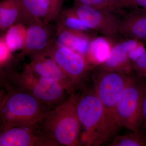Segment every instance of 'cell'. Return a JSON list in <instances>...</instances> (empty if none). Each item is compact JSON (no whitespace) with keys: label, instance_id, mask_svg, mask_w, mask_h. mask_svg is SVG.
Listing matches in <instances>:
<instances>
[{"label":"cell","instance_id":"d4e9b609","mask_svg":"<svg viewBox=\"0 0 146 146\" xmlns=\"http://www.w3.org/2000/svg\"><path fill=\"white\" fill-rule=\"evenodd\" d=\"M146 51V48L143 43H142L135 48L128 52L129 58L132 63H134Z\"/></svg>","mask_w":146,"mask_h":146},{"label":"cell","instance_id":"8992f818","mask_svg":"<svg viewBox=\"0 0 146 146\" xmlns=\"http://www.w3.org/2000/svg\"><path fill=\"white\" fill-rule=\"evenodd\" d=\"M146 80L132 75L120 94L117 102L118 125L136 131L140 130L143 121V102Z\"/></svg>","mask_w":146,"mask_h":146},{"label":"cell","instance_id":"ba28073f","mask_svg":"<svg viewBox=\"0 0 146 146\" xmlns=\"http://www.w3.org/2000/svg\"><path fill=\"white\" fill-rule=\"evenodd\" d=\"M75 12L87 27L105 36H117L121 18L117 11L102 10L74 3Z\"/></svg>","mask_w":146,"mask_h":146},{"label":"cell","instance_id":"ac0fdd59","mask_svg":"<svg viewBox=\"0 0 146 146\" xmlns=\"http://www.w3.org/2000/svg\"><path fill=\"white\" fill-rule=\"evenodd\" d=\"M27 31L26 25L19 23L11 26L1 35L12 52L21 50L23 48L26 39Z\"/></svg>","mask_w":146,"mask_h":146},{"label":"cell","instance_id":"3957f363","mask_svg":"<svg viewBox=\"0 0 146 146\" xmlns=\"http://www.w3.org/2000/svg\"><path fill=\"white\" fill-rule=\"evenodd\" d=\"M76 102L77 95L73 93L60 104L48 110L37 124L46 136L61 146L82 145Z\"/></svg>","mask_w":146,"mask_h":146},{"label":"cell","instance_id":"4316f807","mask_svg":"<svg viewBox=\"0 0 146 146\" xmlns=\"http://www.w3.org/2000/svg\"><path fill=\"white\" fill-rule=\"evenodd\" d=\"M143 124L140 129L146 136V86L144 94L143 102Z\"/></svg>","mask_w":146,"mask_h":146},{"label":"cell","instance_id":"7c38bea8","mask_svg":"<svg viewBox=\"0 0 146 146\" xmlns=\"http://www.w3.org/2000/svg\"><path fill=\"white\" fill-rule=\"evenodd\" d=\"M56 27L54 41L58 45L85 56L90 43L96 35L89 34L65 28Z\"/></svg>","mask_w":146,"mask_h":146},{"label":"cell","instance_id":"30bf717a","mask_svg":"<svg viewBox=\"0 0 146 146\" xmlns=\"http://www.w3.org/2000/svg\"><path fill=\"white\" fill-rule=\"evenodd\" d=\"M40 20H33L26 25L25 42L15 60L20 61L26 56L44 51L54 40L56 27Z\"/></svg>","mask_w":146,"mask_h":146},{"label":"cell","instance_id":"cb8c5ba5","mask_svg":"<svg viewBox=\"0 0 146 146\" xmlns=\"http://www.w3.org/2000/svg\"><path fill=\"white\" fill-rule=\"evenodd\" d=\"M134 75L146 80V51L133 63Z\"/></svg>","mask_w":146,"mask_h":146},{"label":"cell","instance_id":"7402d4cb","mask_svg":"<svg viewBox=\"0 0 146 146\" xmlns=\"http://www.w3.org/2000/svg\"><path fill=\"white\" fill-rule=\"evenodd\" d=\"M118 12H121L124 8L139 10L146 12V0H121L116 6Z\"/></svg>","mask_w":146,"mask_h":146},{"label":"cell","instance_id":"603a6c76","mask_svg":"<svg viewBox=\"0 0 146 146\" xmlns=\"http://www.w3.org/2000/svg\"><path fill=\"white\" fill-rule=\"evenodd\" d=\"M12 52L5 43L3 36L0 37V65L1 69L6 67L13 58Z\"/></svg>","mask_w":146,"mask_h":146},{"label":"cell","instance_id":"7a4b0ae2","mask_svg":"<svg viewBox=\"0 0 146 146\" xmlns=\"http://www.w3.org/2000/svg\"><path fill=\"white\" fill-rule=\"evenodd\" d=\"M76 110L82 129L80 135L82 144L99 146L109 143L117 136L108 121L94 86L84 89L79 96L77 95Z\"/></svg>","mask_w":146,"mask_h":146},{"label":"cell","instance_id":"ffe728a7","mask_svg":"<svg viewBox=\"0 0 146 146\" xmlns=\"http://www.w3.org/2000/svg\"><path fill=\"white\" fill-rule=\"evenodd\" d=\"M110 146H146V136L141 130L128 134L117 135L108 144Z\"/></svg>","mask_w":146,"mask_h":146},{"label":"cell","instance_id":"277c9868","mask_svg":"<svg viewBox=\"0 0 146 146\" xmlns=\"http://www.w3.org/2000/svg\"><path fill=\"white\" fill-rule=\"evenodd\" d=\"M3 79L11 86L28 92L53 108L73 94L62 84L52 79L35 74L26 65L21 73L10 72Z\"/></svg>","mask_w":146,"mask_h":146},{"label":"cell","instance_id":"8fae6325","mask_svg":"<svg viewBox=\"0 0 146 146\" xmlns=\"http://www.w3.org/2000/svg\"><path fill=\"white\" fill-rule=\"evenodd\" d=\"M29 57L30 61L26 65L33 72L39 76L58 82L71 92H74L70 81L52 58L43 52L31 55Z\"/></svg>","mask_w":146,"mask_h":146},{"label":"cell","instance_id":"484cf974","mask_svg":"<svg viewBox=\"0 0 146 146\" xmlns=\"http://www.w3.org/2000/svg\"><path fill=\"white\" fill-rule=\"evenodd\" d=\"M50 7L55 15L58 18L62 11L64 0H44ZM57 19V18H56Z\"/></svg>","mask_w":146,"mask_h":146},{"label":"cell","instance_id":"2e32d148","mask_svg":"<svg viewBox=\"0 0 146 146\" xmlns=\"http://www.w3.org/2000/svg\"><path fill=\"white\" fill-rule=\"evenodd\" d=\"M117 36L102 35L93 38L85 55L86 59L93 68L101 65L107 59L117 41Z\"/></svg>","mask_w":146,"mask_h":146},{"label":"cell","instance_id":"e0dca14e","mask_svg":"<svg viewBox=\"0 0 146 146\" xmlns=\"http://www.w3.org/2000/svg\"><path fill=\"white\" fill-rule=\"evenodd\" d=\"M23 23V11L18 0H3L0 3V30L1 35L18 23Z\"/></svg>","mask_w":146,"mask_h":146},{"label":"cell","instance_id":"44dd1931","mask_svg":"<svg viewBox=\"0 0 146 146\" xmlns=\"http://www.w3.org/2000/svg\"><path fill=\"white\" fill-rule=\"evenodd\" d=\"M75 3L102 10L117 11L114 5L108 0H74Z\"/></svg>","mask_w":146,"mask_h":146},{"label":"cell","instance_id":"9a60e30c","mask_svg":"<svg viewBox=\"0 0 146 146\" xmlns=\"http://www.w3.org/2000/svg\"><path fill=\"white\" fill-rule=\"evenodd\" d=\"M24 17L23 23L40 20L47 23L56 19L50 7L44 0H18Z\"/></svg>","mask_w":146,"mask_h":146},{"label":"cell","instance_id":"6da1fadb","mask_svg":"<svg viewBox=\"0 0 146 146\" xmlns=\"http://www.w3.org/2000/svg\"><path fill=\"white\" fill-rule=\"evenodd\" d=\"M1 93V131L16 126L37 125L46 112L51 109L27 91L2 80Z\"/></svg>","mask_w":146,"mask_h":146},{"label":"cell","instance_id":"83f0119b","mask_svg":"<svg viewBox=\"0 0 146 146\" xmlns=\"http://www.w3.org/2000/svg\"><path fill=\"white\" fill-rule=\"evenodd\" d=\"M112 4L114 5L115 6V8H116V10L117 11V8H116V6L118 3L121 0H108Z\"/></svg>","mask_w":146,"mask_h":146},{"label":"cell","instance_id":"52a82bcc","mask_svg":"<svg viewBox=\"0 0 146 146\" xmlns=\"http://www.w3.org/2000/svg\"><path fill=\"white\" fill-rule=\"evenodd\" d=\"M43 52L54 60L74 89L82 84L94 69L85 56L60 46L54 40Z\"/></svg>","mask_w":146,"mask_h":146},{"label":"cell","instance_id":"d6986e66","mask_svg":"<svg viewBox=\"0 0 146 146\" xmlns=\"http://www.w3.org/2000/svg\"><path fill=\"white\" fill-rule=\"evenodd\" d=\"M57 18L56 27L65 28L91 34L98 33L88 28L72 8L62 11Z\"/></svg>","mask_w":146,"mask_h":146},{"label":"cell","instance_id":"5bb4252c","mask_svg":"<svg viewBox=\"0 0 146 146\" xmlns=\"http://www.w3.org/2000/svg\"><path fill=\"white\" fill-rule=\"evenodd\" d=\"M98 67L128 75L134 74L133 63L129 58L127 51L120 40L118 39L112 47L107 59Z\"/></svg>","mask_w":146,"mask_h":146},{"label":"cell","instance_id":"5b68a950","mask_svg":"<svg viewBox=\"0 0 146 146\" xmlns=\"http://www.w3.org/2000/svg\"><path fill=\"white\" fill-rule=\"evenodd\" d=\"M131 76L99 67L92 70L91 77L94 89L104 108L108 121L116 133L120 128L117 119V102Z\"/></svg>","mask_w":146,"mask_h":146},{"label":"cell","instance_id":"9c48e42d","mask_svg":"<svg viewBox=\"0 0 146 146\" xmlns=\"http://www.w3.org/2000/svg\"><path fill=\"white\" fill-rule=\"evenodd\" d=\"M38 125L16 126L1 131L0 146H58Z\"/></svg>","mask_w":146,"mask_h":146},{"label":"cell","instance_id":"4fadbf2b","mask_svg":"<svg viewBox=\"0 0 146 146\" xmlns=\"http://www.w3.org/2000/svg\"><path fill=\"white\" fill-rule=\"evenodd\" d=\"M119 35L146 41V12L132 10L125 14L120 21Z\"/></svg>","mask_w":146,"mask_h":146}]
</instances>
